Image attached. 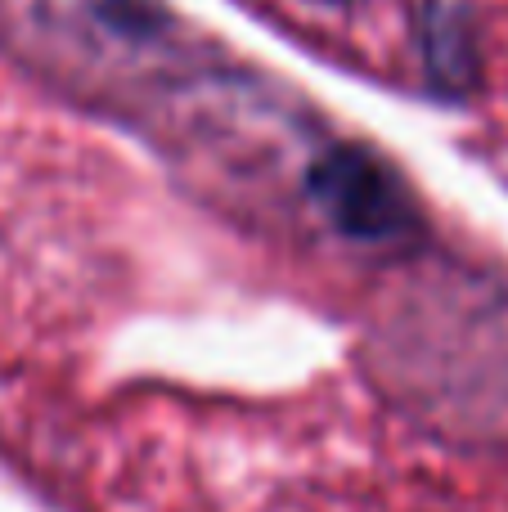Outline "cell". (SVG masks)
<instances>
[{"instance_id":"cell-3","label":"cell","mask_w":508,"mask_h":512,"mask_svg":"<svg viewBox=\"0 0 508 512\" xmlns=\"http://www.w3.org/2000/svg\"><path fill=\"white\" fill-rule=\"evenodd\" d=\"M320 5H347V0H320Z\"/></svg>"},{"instance_id":"cell-1","label":"cell","mask_w":508,"mask_h":512,"mask_svg":"<svg viewBox=\"0 0 508 512\" xmlns=\"http://www.w3.org/2000/svg\"><path fill=\"white\" fill-rule=\"evenodd\" d=\"M306 189L333 225L351 239L392 243L419 230V207L378 153L356 144H333L306 171Z\"/></svg>"},{"instance_id":"cell-2","label":"cell","mask_w":508,"mask_h":512,"mask_svg":"<svg viewBox=\"0 0 508 512\" xmlns=\"http://www.w3.org/2000/svg\"><path fill=\"white\" fill-rule=\"evenodd\" d=\"M423 50H428V72L446 95H464L477 81V45L464 9H428L423 23Z\"/></svg>"}]
</instances>
